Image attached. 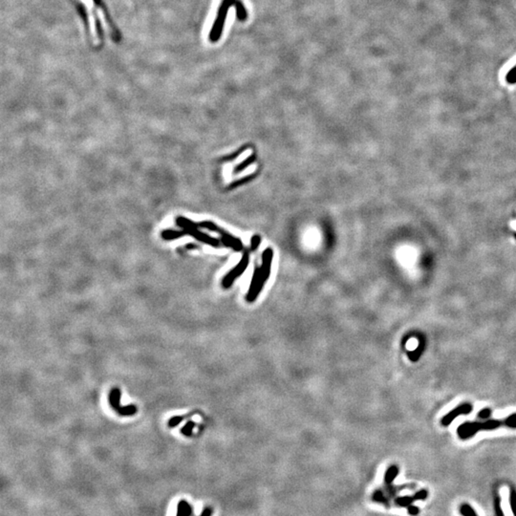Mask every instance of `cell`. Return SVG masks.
<instances>
[{"mask_svg": "<svg viewBox=\"0 0 516 516\" xmlns=\"http://www.w3.org/2000/svg\"><path fill=\"white\" fill-rule=\"evenodd\" d=\"M408 512L410 515H417L419 513V508L414 506H411L410 508H408Z\"/></svg>", "mask_w": 516, "mask_h": 516, "instance_id": "cell-25", "label": "cell"}, {"mask_svg": "<svg viewBox=\"0 0 516 516\" xmlns=\"http://www.w3.org/2000/svg\"><path fill=\"white\" fill-rule=\"evenodd\" d=\"M198 226L200 228L209 230L212 233H215L221 236V242L227 248H231L235 251H240L243 249L242 241L239 238H236L234 235L228 234L225 230L218 227L216 224H214L211 221H202L198 223Z\"/></svg>", "mask_w": 516, "mask_h": 516, "instance_id": "cell-4", "label": "cell"}, {"mask_svg": "<svg viewBox=\"0 0 516 516\" xmlns=\"http://www.w3.org/2000/svg\"><path fill=\"white\" fill-rule=\"evenodd\" d=\"M398 473H399V468L397 466H391L389 469H387L385 476H384L385 485H392V482L394 481L395 478L398 476Z\"/></svg>", "mask_w": 516, "mask_h": 516, "instance_id": "cell-13", "label": "cell"}, {"mask_svg": "<svg viewBox=\"0 0 516 516\" xmlns=\"http://www.w3.org/2000/svg\"><path fill=\"white\" fill-rule=\"evenodd\" d=\"M236 2H237V0H223L222 1L219 10H218L217 17L212 25L211 33H210V40L211 42H216L219 40L220 37L223 33L224 25H225L226 18H227V12L233 5L236 4Z\"/></svg>", "mask_w": 516, "mask_h": 516, "instance_id": "cell-5", "label": "cell"}, {"mask_svg": "<svg viewBox=\"0 0 516 516\" xmlns=\"http://www.w3.org/2000/svg\"><path fill=\"white\" fill-rule=\"evenodd\" d=\"M193 513V508L188 504L187 501H181L178 504L177 516H191Z\"/></svg>", "mask_w": 516, "mask_h": 516, "instance_id": "cell-12", "label": "cell"}, {"mask_svg": "<svg viewBox=\"0 0 516 516\" xmlns=\"http://www.w3.org/2000/svg\"><path fill=\"white\" fill-rule=\"evenodd\" d=\"M507 426L509 428H516V413L510 415L503 420H486L485 422H467L461 424L457 434L462 440H467L476 435L479 431H489Z\"/></svg>", "mask_w": 516, "mask_h": 516, "instance_id": "cell-1", "label": "cell"}, {"mask_svg": "<svg viewBox=\"0 0 516 516\" xmlns=\"http://www.w3.org/2000/svg\"><path fill=\"white\" fill-rule=\"evenodd\" d=\"M138 408L135 405H128L125 407H121L118 410V413L121 416H133L136 414Z\"/></svg>", "mask_w": 516, "mask_h": 516, "instance_id": "cell-15", "label": "cell"}, {"mask_svg": "<svg viewBox=\"0 0 516 516\" xmlns=\"http://www.w3.org/2000/svg\"><path fill=\"white\" fill-rule=\"evenodd\" d=\"M274 258V250L268 248L262 254V265L254 270L252 279L250 282V289L247 295V301L253 302L257 298L263 289L265 283L270 277L272 271V263Z\"/></svg>", "mask_w": 516, "mask_h": 516, "instance_id": "cell-2", "label": "cell"}, {"mask_svg": "<svg viewBox=\"0 0 516 516\" xmlns=\"http://www.w3.org/2000/svg\"><path fill=\"white\" fill-rule=\"evenodd\" d=\"M373 501L379 502V503H382V504H384V505H388L387 498L383 495V493H382L381 491H378V492H376V493L373 494Z\"/></svg>", "mask_w": 516, "mask_h": 516, "instance_id": "cell-20", "label": "cell"}, {"mask_svg": "<svg viewBox=\"0 0 516 516\" xmlns=\"http://www.w3.org/2000/svg\"><path fill=\"white\" fill-rule=\"evenodd\" d=\"M184 235H186L184 231L174 230V228H165L161 233L162 238L165 241H172V240L180 239Z\"/></svg>", "mask_w": 516, "mask_h": 516, "instance_id": "cell-9", "label": "cell"}, {"mask_svg": "<svg viewBox=\"0 0 516 516\" xmlns=\"http://www.w3.org/2000/svg\"><path fill=\"white\" fill-rule=\"evenodd\" d=\"M261 242V238L259 235H254L252 238H251V241H250V249L251 250H256L257 249L258 245Z\"/></svg>", "mask_w": 516, "mask_h": 516, "instance_id": "cell-23", "label": "cell"}, {"mask_svg": "<svg viewBox=\"0 0 516 516\" xmlns=\"http://www.w3.org/2000/svg\"><path fill=\"white\" fill-rule=\"evenodd\" d=\"M506 81L508 82V84H515L516 83V74L514 76L510 77V78H506Z\"/></svg>", "mask_w": 516, "mask_h": 516, "instance_id": "cell-28", "label": "cell"}, {"mask_svg": "<svg viewBox=\"0 0 516 516\" xmlns=\"http://www.w3.org/2000/svg\"><path fill=\"white\" fill-rule=\"evenodd\" d=\"M515 74H516V64L515 65H514V66H513V67H512V68H511V69H510V70L508 71V73H507V75H506V78H510V77L514 76Z\"/></svg>", "mask_w": 516, "mask_h": 516, "instance_id": "cell-26", "label": "cell"}, {"mask_svg": "<svg viewBox=\"0 0 516 516\" xmlns=\"http://www.w3.org/2000/svg\"><path fill=\"white\" fill-rule=\"evenodd\" d=\"M427 496V492L422 490L421 492L416 493L413 497H410V496H404V497H399L395 500V504L399 507H407V508H410L411 507V504L416 500H423L425 499Z\"/></svg>", "mask_w": 516, "mask_h": 516, "instance_id": "cell-8", "label": "cell"}, {"mask_svg": "<svg viewBox=\"0 0 516 516\" xmlns=\"http://www.w3.org/2000/svg\"><path fill=\"white\" fill-rule=\"evenodd\" d=\"M510 501H511V508L513 510V514H514V516H516V493L514 491L511 492Z\"/></svg>", "mask_w": 516, "mask_h": 516, "instance_id": "cell-24", "label": "cell"}, {"mask_svg": "<svg viewBox=\"0 0 516 516\" xmlns=\"http://www.w3.org/2000/svg\"><path fill=\"white\" fill-rule=\"evenodd\" d=\"M254 177H255L254 175H248V176H246V177H243L241 179H239V180L235 181L234 183H232V184L228 186V188H230V189H234V188H238V187L242 186L244 184H246V183L250 182V181L252 180V179H254Z\"/></svg>", "mask_w": 516, "mask_h": 516, "instance_id": "cell-16", "label": "cell"}, {"mask_svg": "<svg viewBox=\"0 0 516 516\" xmlns=\"http://www.w3.org/2000/svg\"><path fill=\"white\" fill-rule=\"evenodd\" d=\"M187 416H175V417H172L171 419L169 420L168 422V425L170 427H174V426H177L179 423H180Z\"/></svg>", "mask_w": 516, "mask_h": 516, "instance_id": "cell-21", "label": "cell"}, {"mask_svg": "<svg viewBox=\"0 0 516 516\" xmlns=\"http://www.w3.org/2000/svg\"><path fill=\"white\" fill-rule=\"evenodd\" d=\"M491 416H492V410L489 408H484V409L480 410L478 413V418L482 419V420H488Z\"/></svg>", "mask_w": 516, "mask_h": 516, "instance_id": "cell-22", "label": "cell"}, {"mask_svg": "<svg viewBox=\"0 0 516 516\" xmlns=\"http://www.w3.org/2000/svg\"><path fill=\"white\" fill-rule=\"evenodd\" d=\"M175 224L180 227L182 231H184L186 235H190L197 241L207 244L213 248L221 247V243H222L221 240H218L211 235H207L202 231H200L198 223H195V222L188 219L184 216H178L175 219Z\"/></svg>", "mask_w": 516, "mask_h": 516, "instance_id": "cell-3", "label": "cell"}, {"mask_svg": "<svg viewBox=\"0 0 516 516\" xmlns=\"http://www.w3.org/2000/svg\"><path fill=\"white\" fill-rule=\"evenodd\" d=\"M250 147L249 146H244L241 149H238L237 151L234 152L232 155H228V156L224 157L223 158V162H230V161H234L237 157L240 156L242 154L244 151H246L247 149H249Z\"/></svg>", "mask_w": 516, "mask_h": 516, "instance_id": "cell-17", "label": "cell"}, {"mask_svg": "<svg viewBox=\"0 0 516 516\" xmlns=\"http://www.w3.org/2000/svg\"><path fill=\"white\" fill-rule=\"evenodd\" d=\"M472 409H473V407L471 404H469V403L463 404L461 406L454 408L453 410H451L450 412H448L445 417H443L441 420V423L445 426H447L453 422L454 419H456L458 416L469 415L472 411Z\"/></svg>", "mask_w": 516, "mask_h": 516, "instance_id": "cell-7", "label": "cell"}, {"mask_svg": "<svg viewBox=\"0 0 516 516\" xmlns=\"http://www.w3.org/2000/svg\"><path fill=\"white\" fill-rule=\"evenodd\" d=\"M235 6L238 20L245 21L247 19V17H248V13H247V10L245 8L244 4H243L240 0H237V2H236Z\"/></svg>", "mask_w": 516, "mask_h": 516, "instance_id": "cell-14", "label": "cell"}, {"mask_svg": "<svg viewBox=\"0 0 516 516\" xmlns=\"http://www.w3.org/2000/svg\"><path fill=\"white\" fill-rule=\"evenodd\" d=\"M211 514H212V509L211 508H206L200 516H211Z\"/></svg>", "mask_w": 516, "mask_h": 516, "instance_id": "cell-27", "label": "cell"}, {"mask_svg": "<svg viewBox=\"0 0 516 516\" xmlns=\"http://www.w3.org/2000/svg\"><path fill=\"white\" fill-rule=\"evenodd\" d=\"M461 510L462 515L464 516H477V514L475 513V511L473 510V508H471L468 504H464L460 508Z\"/></svg>", "mask_w": 516, "mask_h": 516, "instance_id": "cell-19", "label": "cell"}, {"mask_svg": "<svg viewBox=\"0 0 516 516\" xmlns=\"http://www.w3.org/2000/svg\"><path fill=\"white\" fill-rule=\"evenodd\" d=\"M120 400H121V390L118 387H113L109 394V403L113 409L118 411L120 409Z\"/></svg>", "mask_w": 516, "mask_h": 516, "instance_id": "cell-10", "label": "cell"}, {"mask_svg": "<svg viewBox=\"0 0 516 516\" xmlns=\"http://www.w3.org/2000/svg\"><path fill=\"white\" fill-rule=\"evenodd\" d=\"M256 158H257V157H256V154H251V155H250V156L248 157V158H246V159L243 161L242 163H240V164H237V165L235 166V168H234V170H233V173H234V174H238V173L242 172L243 170H245L248 166H250V164L255 163Z\"/></svg>", "mask_w": 516, "mask_h": 516, "instance_id": "cell-11", "label": "cell"}, {"mask_svg": "<svg viewBox=\"0 0 516 516\" xmlns=\"http://www.w3.org/2000/svg\"><path fill=\"white\" fill-rule=\"evenodd\" d=\"M249 262H250V254H249V251H245L243 253L242 258L241 260L239 261V263L236 265V266L227 273L225 277L223 278L222 280V286L223 288L225 289H228L230 287H232V285L234 284V282L239 278L243 273L247 270L248 265H249Z\"/></svg>", "mask_w": 516, "mask_h": 516, "instance_id": "cell-6", "label": "cell"}, {"mask_svg": "<svg viewBox=\"0 0 516 516\" xmlns=\"http://www.w3.org/2000/svg\"><path fill=\"white\" fill-rule=\"evenodd\" d=\"M194 426H195V423L193 422H191V421H189V422L186 423V425H185L184 427H182V429H181V433H182V434H184V435H185V436H187V437H189V436H191V434H192V430L194 428Z\"/></svg>", "mask_w": 516, "mask_h": 516, "instance_id": "cell-18", "label": "cell"}]
</instances>
